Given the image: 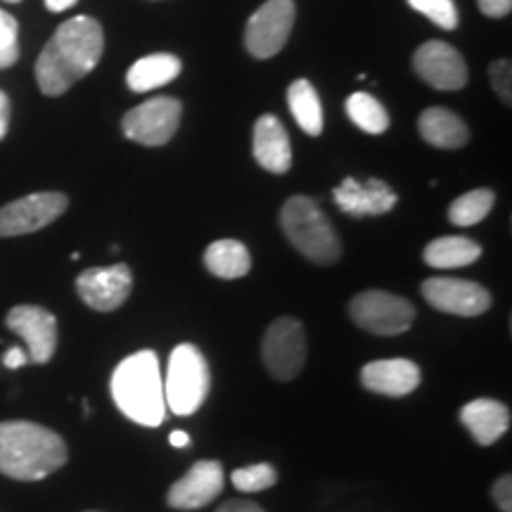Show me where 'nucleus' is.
I'll use <instances>...</instances> for the list:
<instances>
[{
  "mask_svg": "<svg viewBox=\"0 0 512 512\" xmlns=\"http://www.w3.org/2000/svg\"><path fill=\"white\" fill-rule=\"evenodd\" d=\"M102 50L105 34L98 19L86 15L67 19L36 60V83L41 93L50 98L67 93L98 67Z\"/></svg>",
  "mask_w": 512,
  "mask_h": 512,
  "instance_id": "nucleus-1",
  "label": "nucleus"
},
{
  "mask_svg": "<svg viewBox=\"0 0 512 512\" xmlns=\"http://www.w3.org/2000/svg\"><path fill=\"white\" fill-rule=\"evenodd\" d=\"M69 451L60 434L27 420L0 422V475L38 482L67 463Z\"/></svg>",
  "mask_w": 512,
  "mask_h": 512,
  "instance_id": "nucleus-2",
  "label": "nucleus"
},
{
  "mask_svg": "<svg viewBox=\"0 0 512 512\" xmlns=\"http://www.w3.org/2000/svg\"><path fill=\"white\" fill-rule=\"evenodd\" d=\"M112 399L128 420L143 427H159L166 420L164 380L155 351L143 349L124 358L114 370Z\"/></svg>",
  "mask_w": 512,
  "mask_h": 512,
  "instance_id": "nucleus-3",
  "label": "nucleus"
},
{
  "mask_svg": "<svg viewBox=\"0 0 512 512\" xmlns=\"http://www.w3.org/2000/svg\"><path fill=\"white\" fill-rule=\"evenodd\" d=\"M280 226L292 247L313 264L330 266L342 254L335 228L311 197H290L280 211Z\"/></svg>",
  "mask_w": 512,
  "mask_h": 512,
  "instance_id": "nucleus-4",
  "label": "nucleus"
},
{
  "mask_svg": "<svg viewBox=\"0 0 512 512\" xmlns=\"http://www.w3.org/2000/svg\"><path fill=\"white\" fill-rule=\"evenodd\" d=\"M211 389V373L207 358L195 344H178L169 356L164 377L166 408L178 418L197 413L207 401Z\"/></svg>",
  "mask_w": 512,
  "mask_h": 512,
  "instance_id": "nucleus-5",
  "label": "nucleus"
},
{
  "mask_svg": "<svg viewBox=\"0 0 512 512\" xmlns=\"http://www.w3.org/2000/svg\"><path fill=\"white\" fill-rule=\"evenodd\" d=\"M349 316L358 328L370 332V335L394 337L411 330L415 309L408 299L396 297L392 292L368 290L351 299Z\"/></svg>",
  "mask_w": 512,
  "mask_h": 512,
  "instance_id": "nucleus-6",
  "label": "nucleus"
},
{
  "mask_svg": "<svg viewBox=\"0 0 512 512\" xmlns=\"http://www.w3.org/2000/svg\"><path fill=\"white\" fill-rule=\"evenodd\" d=\"M306 332L297 318L283 316L268 325L261 356L273 380L290 382L302 373L306 363Z\"/></svg>",
  "mask_w": 512,
  "mask_h": 512,
  "instance_id": "nucleus-7",
  "label": "nucleus"
},
{
  "mask_svg": "<svg viewBox=\"0 0 512 512\" xmlns=\"http://www.w3.org/2000/svg\"><path fill=\"white\" fill-rule=\"evenodd\" d=\"M294 8L292 0H268L259 10L249 17L245 29V46L249 55L256 60H268V57L278 55L290 41L294 27Z\"/></svg>",
  "mask_w": 512,
  "mask_h": 512,
  "instance_id": "nucleus-8",
  "label": "nucleus"
},
{
  "mask_svg": "<svg viewBox=\"0 0 512 512\" xmlns=\"http://www.w3.org/2000/svg\"><path fill=\"white\" fill-rule=\"evenodd\" d=\"M181 102L176 98H152L133 107L121 121L124 136L133 143L147 147H162L176 136L181 124Z\"/></svg>",
  "mask_w": 512,
  "mask_h": 512,
  "instance_id": "nucleus-9",
  "label": "nucleus"
},
{
  "mask_svg": "<svg viewBox=\"0 0 512 512\" xmlns=\"http://www.w3.org/2000/svg\"><path fill=\"white\" fill-rule=\"evenodd\" d=\"M69 200L62 192H34L0 207V238L29 235L50 226L67 211Z\"/></svg>",
  "mask_w": 512,
  "mask_h": 512,
  "instance_id": "nucleus-10",
  "label": "nucleus"
},
{
  "mask_svg": "<svg viewBox=\"0 0 512 512\" xmlns=\"http://www.w3.org/2000/svg\"><path fill=\"white\" fill-rule=\"evenodd\" d=\"M422 297L432 309L451 316L475 318L491 309V294L484 285L458 278H430L422 283Z\"/></svg>",
  "mask_w": 512,
  "mask_h": 512,
  "instance_id": "nucleus-11",
  "label": "nucleus"
},
{
  "mask_svg": "<svg viewBox=\"0 0 512 512\" xmlns=\"http://www.w3.org/2000/svg\"><path fill=\"white\" fill-rule=\"evenodd\" d=\"M133 287V275L126 264L95 266L76 278V290L83 304L95 311H117Z\"/></svg>",
  "mask_w": 512,
  "mask_h": 512,
  "instance_id": "nucleus-12",
  "label": "nucleus"
},
{
  "mask_svg": "<svg viewBox=\"0 0 512 512\" xmlns=\"http://www.w3.org/2000/svg\"><path fill=\"white\" fill-rule=\"evenodd\" d=\"M413 69L422 81L439 91H460L470 79L463 55L444 41H427L415 50Z\"/></svg>",
  "mask_w": 512,
  "mask_h": 512,
  "instance_id": "nucleus-13",
  "label": "nucleus"
},
{
  "mask_svg": "<svg viewBox=\"0 0 512 512\" xmlns=\"http://www.w3.org/2000/svg\"><path fill=\"white\" fill-rule=\"evenodd\" d=\"M8 328L17 332L29 347V363H48L57 349V318L41 306H15L5 318Z\"/></svg>",
  "mask_w": 512,
  "mask_h": 512,
  "instance_id": "nucleus-14",
  "label": "nucleus"
},
{
  "mask_svg": "<svg viewBox=\"0 0 512 512\" xmlns=\"http://www.w3.org/2000/svg\"><path fill=\"white\" fill-rule=\"evenodd\" d=\"M223 491V465L219 460H197L166 494L176 510H200L214 503Z\"/></svg>",
  "mask_w": 512,
  "mask_h": 512,
  "instance_id": "nucleus-15",
  "label": "nucleus"
},
{
  "mask_svg": "<svg viewBox=\"0 0 512 512\" xmlns=\"http://www.w3.org/2000/svg\"><path fill=\"white\" fill-rule=\"evenodd\" d=\"M332 200L344 214L361 219V216L389 214L396 204V192L380 178H370L366 183H358L356 178H344L332 190Z\"/></svg>",
  "mask_w": 512,
  "mask_h": 512,
  "instance_id": "nucleus-16",
  "label": "nucleus"
},
{
  "mask_svg": "<svg viewBox=\"0 0 512 512\" xmlns=\"http://www.w3.org/2000/svg\"><path fill=\"white\" fill-rule=\"evenodd\" d=\"M420 368L408 358H382V361H370L361 370L363 387L370 392L392 396H408L415 392L420 384Z\"/></svg>",
  "mask_w": 512,
  "mask_h": 512,
  "instance_id": "nucleus-17",
  "label": "nucleus"
},
{
  "mask_svg": "<svg viewBox=\"0 0 512 512\" xmlns=\"http://www.w3.org/2000/svg\"><path fill=\"white\" fill-rule=\"evenodd\" d=\"M254 159L271 174H287L292 166V145L283 121L275 114H264L254 124Z\"/></svg>",
  "mask_w": 512,
  "mask_h": 512,
  "instance_id": "nucleus-18",
  "label": "nucleus"
},
{
  "mask_svg": "<svg viewBox=\"0 0 512 512\" xmlns=\"http://www.w3.org/2000/svg\"><path fill=\"white\" fill-rule=\"evenodd\" d=\"M460 422L477 444L491 446L510 430V408L496 399H475L460 411Z\"/></svg>",
  "mask_w": 512,
  "mask_h": 512,
  "instance_id": "nucleus-19",
  "label": "nucleus"
},
{
  "mask_svg": "<svg viewBox=\"0 0 512 512\" xmlns=\"http://www.w3.org/2000/svg\"><path fill=\"white\" fill-rule=\"evenodd\" d=\"M418 128L422 140L439 147V150H458L470 140L465 121L446 107H430V110L422 112Z\"/></svg>",
  "mask_w": 512,
  "mask_h": 512,
  "instance_id": "nucleus-20",
  "label": "nucleus"
},
{
  "mask_svg": "<svg viewBox=\"0 0 512 512\" xmlns=\"http://www.w3.org/2000/svg\"><path fill=\"white\" fill-rule=\"evenodd\" d=\"M183 64L176 55L171 53H155L147 55L143 60H138L128 69L126 83L133 93H147L162 88L166 83H171L181 74Z\"/></svg>",
  "mask_w": 512,
  "mask_h": 512,
  "instance_id": "nucleus-21",
  "label": "nucleus"
},
{
  "mask_svg": "<svg viewBox=\"0 0 512 512\" xmlns=\"http://www.w3.org/2000/svg\"><path fill=\"white\" fill-rule=\"evenodd\" d=\"M204 266L216 278L238 280L245 278L249 268H252V256L238 240H216L204 252Z\"/></svg>",
  "mask_w": 512,
  "mask_h": 512,
  "instance_id": "nucleus-22",
  "label": "nucleus"
},
{
  "mask_svg": "<svg viewBox=\"0 0 512 512\" xmlns=\"http://www.w3.org/2000/svg\"><path fill=\"white\" fill-rule=\"evenodd\" d=\"M479 256H482V247L463 235H446V238L432 240L422 252L425 264L432 268H463L475 264Z\"/></svg>",
  "mask_w": 512,
  "mask_h": 512,
  "instance_id": "nucleus-23",
  "label": "nucleus"
},
{
  "mask_svg": "<svg viewBox=\"0 0 512 512\" xmlns=\"http://www.w3.org/2000/svg\"><path fill=\"white\" fill-rule=\"evenodd\" d=\"M287 105H290L292 117L304 133H309V136H320L323 133V107H320L318 93L311 86V81H294L287 88Z\"/></svg>",
  "mask_w": 512,
  "mask_h": 512,
  "instance_id": "nucleus-24",
  "label": "nucleus"
},
{
  "mask_svg": "<svg viewBox=\"0 0 512 512\" xmlns=\"http://www.w3.org/2000/svg\"><path fill=\"white\" fill-rule=\"evenodd\" d=\"M347 114L363 133L380 136L389 128V114L382 107V102L366 91L351 93L347 100Z\"/></svg>",
  "mask_w": 512,
  "mask_h": 512,
  "instance_id": "nucleus-25",
  "label": "nucleus"
},
{
  "mask_svg": "<svg viewBox=\"0 0 512 512\" xmlns=\"http://www.w3.org/2000/svg\"><path fill=\"white\" fill-rule=\"evenodd\" d=\"M494 202H496V195L494 190L489 188H477L472 192H465L463 197H458V200L448 207V221L460 228L475 226V223L484 221L486 216H489V211L494 209Z\"/></svg>",
  "mask_w": 512,
  "mask_h": 512,
  "instance_id": "nucleus-26",
  "label": "nucleus"
},
{
  "mask_svg": "<svg viewBox=\"0 0 512 512\" xmlns=\"http://www.w3.org/2000/svg\"><path fill=\"white\" fill-rule=\"evenodd\" d=\"M230 482L238 491H245V494H254V491L271 489V486L278 484V472L271 463H256L249 467H240L230 475Z\"/></svg>",
  "mask_w": 512,
  "mask_h": 512,
  "instance_id": "nucleus-27",
  "label": "nucleus"
},
{
  "mask_svg": "<svg viewBox=\"0 0 512 512\" xmlns=\"http://www.w3.org/2000/svg\"><path fill=\"white\" fill-rule=\"evenodd\" d=\"M408 5L420 15L432 19L441 29L453 31L458 27V10L453 0H408Z\"/></svg>",
  "mask_w": 512,
  "mask_h": 512,
  "instance_id": "nucleus-28",
  "label": "nucleus"
},
{
  "mask_svg": "<svg viewBox=\"0 0 512 512\" xmlns=\"http://www.w3.org/2000/svg\"><path fill=\"white\" fill-rule=\"evenodd\" d=\"M17 19L0 8V69H8L19 60Z\"/></svg>",
  "mask_w": 512,
  "mask_h": 512,
  "instance_id": "nucleus-29",
  "label": "nucleus"
},
{
  "mask_svg": "<svg viewBox=\"0 0 512 512\" xmlns=\"http://www.w3.org/2000/svg\"><path fill=\"white\" fill-rule=\"evenodd\" d=\"M510 81H512V69H510V60H498L491 64V86L498 93L505 105H510L512 95H510Z\"/></svg>",
  "mask_w": 512,
  "mask_h": 512,
  "instance_id": "nucleus-30",
  "label": "nucleus"
},
{
  "mask_svg": "<svg viewBox=\"0 0 512 512\" xmlns=\"http://www.w3.org/2000/svg\"><path fill=\"white\" fill-rule=\"evenodd\" d=\"M494 501L501 512H512V477L503 475L494 484Z\"/></svg>",
  "mask_w": 512,
  "mask_h": 512,
  "instance_id": "nucleus-31",
  "label": "nucleus"
},
{
  "mask_svg": "<svg viewBox=\"0 0 512 512\" xmlns=\"http://www.w3.org/2000/svg\"><path fill=\"white\" fill-rule=\"evenodd\" d=\"M477 5L486 17H505L512 10V0H477Z\"/></svg>",
  "mask_w": 512,
  "mask_h": 512,
  "instance_id": "nucleus-32",
  "label": "nucleus"
},
{
  "mask_svg": "<svg viewBox=\"0 0 512 512\" xmlns=\"http://www.w3.org/2000/svg\"><path fill=\"white\" fill-rule=\"evenodd\" d=\"M3 363H5V368L17 370V368L27 366V363H29V354H24V349L12 347V349L8 351V354L3 356Z\"/></svg>",
  "mask_w": 512,
  "mask_h": 512,
  "instance_id": "nucleus-33",
  "label": "nucleus"
},
{
  "mask_svg": "<svg viewBox=\"0 0 512 512\" xmlns=\"http://www.w3.org/2000/svg\"><path fill=\"white\" fill-rule=\"evenodd\" d=\"M216 512H264V508H259L252 501H238V498H233V501L223 503Z\"/></svg>",
  "mask_w": 512,
  "mask_h": 512,
  "instance_id": "nucleus-34",
  "label": "nucleus"
},
{
  "mask_svg": "<svg viewBox=\"0 0 512 512\" xmlns=\"http://www.w3.org/2000/svg\"><path fill=\"white\" fill-rule=\"evenodd\" d=\"M8 126H10V100L8 95L0 91V140H3L5 133H8Z\"/></svg>",
  "mask_w": 512,
  "mask_h": 512,
  "instance_id": "nucleus-35",
  "label": "nucleus"
},
{
  "mask_svg": "<svg viewBox=\"0 0 512 512\" xmlns=\"http://www.w3.org/2000/svg\"><path fill=\"white\" fill-rule=\"evenodd\" d=\"M76 3H79V0H46V8L50 12H64V10L74 8Z\"/></svg>",
  "mask_w": 512,
  "mask_h": 512,
  "instance_id": "nucleus-36",
  "label": "nucleus"
},
{
  "mask_svg": "<svg viewBox=\"0 0 512 512\" xmlns=\"http://www.w3.org/2000/svg\"><path fill=\"white\" fill-rule=\"evenodd\" d=\"M169 444L171 446H174V448H185V446H188L190 444V437H188V434H185V432H171L169 434Z\"/></svg>",
  "mask_w": 512,
  "mask_h": 512,
  "instance_id": "nucleus-37",
  "label": "nucleus"
},
{
  "mask_svg": "<svg viewBox=\"0 0 512 512\" xmlns=\"http://www.w3.org/2000/svg\"><path fill=\"white\" fill-rule=\"evenodd\" d=\"M8 3H19V0H8Z\"/></svg>",
  "mask_w": 512,
  "mask_h": 512,
  "instance_id": "nucleus-38",
  "label": "nucleus"
}]
</instances>
